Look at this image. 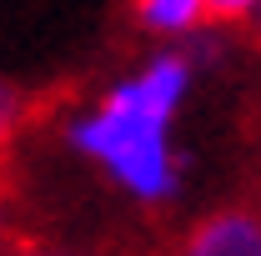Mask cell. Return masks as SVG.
Here are the masks:
<instances>
[{
  "mask_svg": "<svg viewBox=\"0 0 261 256\" xmlns=\"http://www.w3.org/2000/svg\"><path fill=\"white\" fill-rule=\"evenodd\" d=\"M186 86V56H156L141 81H130L100 106L96 121L70 131V141L86 156L106 161L136 196H171V156H166V121Z\"/></svg>",
  "mask_w": 261,
  "mask_h": 256,
  "instance_id": "6da1fadb",
  "label": "cell"
},
{
  "mask_svg": "<svg viewBox=\"0 0 261 256\" xmlns=\"http://www.w3.org/2000/svg\"><path fill=\"white\" fill-rule=\"evenodd\" d=\"M176 256H261V211L256 206H221L186 226Z\"/></svg>",
  "mask_w": 261,
  "mask_h": 256,
  "instance_id": "7a4b0ae2",
  "label": "cell"
},
{
  "mask_svg": "<svg viewBox=\"0 0 261 256\" xmlns=\"http://www.w3.org/2000/svg\"><path fill=\"white\" fill-rule=\"evenodd\" d=\"M70 100H75L70 86H50V91L31 96V91H20L15 81H0V166L15 161V146H20L25 131H35L56 106H70Z\"/></svg>",
  "mask_w": 261,
  "mask_h": 256,
  "instance_id": "3957f363",
  "label": "cell"
},
{
  "mask_svg": "<svg viewBox=\"0 0 261 256\" xmlns=\"http://www.w3.org/2000/svg\"><path fill=\"white\" fill-rule=\"evenodd\" d=\"M146 31H186L201 20V0H130Z\"/></svg>",
  "mask_w": 261,
  "mask_h": 256,
  "instance_id": "277c9868",
  "label": "cell"
},
{
  "mask_svg": "<svg viewBox=\"0 0 261 256\" xmlns=\"http://www.w3.org/2000/svg\"><path fill=\"white\" fill-rule=\"evenodd\" d=\"M261 0H201V25H246Z\"/></svg>",
  "mask_w": 261,
  "mask_h": 256,
  "instance_id": "5b68a950",
  "label": "cell"
},
{
  "mask_svg": "<svg viewBox=\"0 0 261 256\" xmlns=\"http://www.w3.org/2000/svg\"><path fill=\"white\" fill-rule=\"evenodd\" d=\"M15 196H20V186H15V161H10V166H0V251H5V246L15 241V231H20V226L10 221Z\"/></svg>",
  "mask_w": 261,
  "mask_h": 256,
  "instance_id": "8992f818",
  "label": "cell"
},
{
  "mask_svg": "<svg viewBox=\"0 0 261 256\" xmlns=\"http://www.w3.org/2000/svg\"><path fill=\"white\" fill-rule=\"evenodd\" d=\"M0 256H91V251H61V246H45V241H35V236H25V231H15V241H10Z\"/></svg>",
  "mask_w": 261,
  "mask_h": 256,
  "instance_id": "52a82bcc",
  "label": "cell"
},
{
  "mask_svg": "<svg viewBox=\"0 0 261 256\" xmlns=\"http://www.w3.org/2000/svg\"><path fill=\"white\" fill-rule=\"evenodd\" d=\"M246 35H251V45H256V50H261V10H256V15H251V31H246Z\"/></svg>",
  "mask_w": 261,
  "mask_h": 256,
  "instance_id": "ba28073f",
  "label": "cell"
}]
</instances>
